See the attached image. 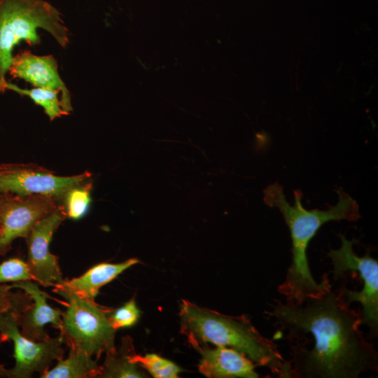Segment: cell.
<instances>
[{
  "mask_svg": "<svg viewBox=\"0 0 378 378\" xmlns=\"http://www.w3.org/2000/svg\"><path fill=\"white\" fill-rule=\"evenodd\" d=\"M38 29L50 33L63 48L69 31L60 13L44 0H0V92L6 90L5 78L13 59L12 50L20 41L40 43Z\"/></svg>",
  "mask_w": 378,
  "mask_h": 378,
  "instance_id": "obj_4",
  "label": "cell"
},
{
  "mask_svg": "<svg viewBox=\"0 0 378 378\" xmlns=\"http://www.w3.org/2000/svg\"><path fill=\"white\" fill-rule=\"evenodd\" d=\"M54 291L66 300L60 335L64 344L99 359L113 351L116 330L108 319L110 309L82 298L71 291L55 287Z\"/></svg>",
  "mask_w": 378,
  "mask_h": 378,
  "instance_id": "obj_6",
  "label": "cell"
},
{
  "mask_svg": "<svg viewBox=\"0 0 378 378\" xmlns=\"http://www.w3.org/2000/svg\"><path fill=\"white\" fill-rule=\"evenodd\" d=\"M59 204L57 198L49 195L0 193V256L11 249L15 239H26L33 226Z\"/></svg>",
  "mask_w": 378,
  "mask_h": 378,
  "instance_id": "obj_9",
  "label": "cell"
},
{
  "mask_svg": "<svg viewBox=\"0 0 378 378\" xmlns=\"http://www.w3.org/2000/svg\"><path fill=\"white\" fill-rule=\"evenodd\" d=\"M8 285H0V338L14 344L15 364L6 370L0 367V376L12 378L31 377L34 372L43 375L54 360L63 358L64 340L59 335L43 342H34L23 336L17 322L20 291L12 293Z\"/></svg>",
  "mask_w": 378,
  "mask_h": 378,
  "instance_id": "obj_5",
  "label": "cell"
},
{
  "mask_svg": "<svg viewBox=\"0 0 378 378\" xmlns=\"http://www.w3.org/2000/svg\"><path fill=\"white\" fill-rule=\"evenodd\" d=\"M337 202L326 209H306L302 204L303 194L294 190V204L286 200L282 186L275 181L263 190L264 202L276 207L281 213L291 237V262L284 281L278 286V293L286 301L300 302L307 298L322 295L331 288L327 274L322 276L320 283L312 275L309 266L307 249L312 239L326 223L335 220L357 221L361 218L359 206L342 188L336 190Z\"/></svg>",
  "mask_w": 378,
  "mask_h": 378,
  "instance_id": "obj_2",
  "label": "cell"
},
{
  "mask_svg": "<svg viewBox=\"0 0 378 378\" xmlns=\"http://www.w3.org/2000/svg\"><path fill=\"white\" fill-rule=\"evenodd\" d=\"M21 291L18 309L17 322L23 336L34 342H43L50 338L45 326L50 323L60 330L63 312L53 308L47 302L48 294L41 290L31 280L8 285Z\"/></svg>",
  "mask_w": 378,
  "mask_h": 378,
  "instance_id": "obj_11",
  "label": "cell"
},
{
  "mask_svg": "<svg viewBox=\"0 0 378 378\" xmlns=\"http://www.w3.org/2000/svg\"><path fill=\"white\" fill-rule=\"evenodd\" d=\"M3 342V341H2L1 339L0 338V342ZM0 366H2V365H0Z\"/></svg>",
  "mask_w": 378,
  "mask_h": 378,
  "instance_id": "obj_22",
  "label": "cell"
},
{
  "mask_svg": "<svg viewBox=\"0 0 378 378\" xmlns=\"http://www.w3.org/2000/svg\"><path fill=\"white\" fill-rule=\"evenodd\" d=\"M92 183L90 179L74 186L66 192L60 203L66 217L78 220L86 214L92 201Z\"/></svg>",
  "mask_w": 378,
  "mask_h": 378,
  "instance_id": "obj_18",
  "label": "cell"
},
{
  "mask_svg": "<svg viewBox=\"0 0 378 378\" xmlns=\"http://www.w3.org/2000/svg\"><path fill=\"white\" fill-rule=\"evenodd\" d=\"M136 354L132 339L127 335L121 339L118 349L106 354V358L101 365L99 377L127 378L147 377L142 368L131 360Z\"/></svg>",
  "mask_w": 378,
  "mask_h": 378,
  "instance_id": "obj_15",
  "label": "cell"
},
{
  "mask_svg": "<svg viewBox=\"0 0 378 378\" xmlns=\"http://www.w3.org/2000/svg\"><path fill=\"white\" fill-rule=\"evenodd\" d=\"M34 280L27 262L13 258L0 263V284Z\"/></svg>",
  "mask_w": 378,
  "mask_h": 378,
  "instance_id": "obj_20",
  "label": "cell"
},
{
  "mask_svg": "<svg viewBox=\"0 0 378 378\" xmlns=\"http://www.w3.org/2000/svg\"><path fill=\"white\" fill-rule=\"evenodd\" d=\"M7 90L30 97L36 104L43 107L45 113L51 120L69 114L63 108L61 98L59 97V95L61 96V92L57 90L41 88L22 89L8 82L6 83Z\"/></svg>",
  "mask_w": 378,
  "mask_h": 378,
  "instance_id": "obj_17",
  "label": "cell"
},
{
  "mask_svg": "<svg viewBox=\"0 0 378 378\" xmlns=\"http://www.w3.org/2000/svg\"><path fill=\"white\" fill-rule=\"evenodd\" d=\"M265 311L275 337L290 343L291 378H358L377 372L378 354L363 335L360 309L339 289L300 302L275 300Z\"/></svg>",
  "mask_w": 378,
  "mask_h": 378,
  "instance_id": "obj_1",
  "label": "cell"
},
{
  "mask_svg": "<svg viewBox=\"0 0 378 378\" xmlns=\"http://www.w3.org/2000/svg\"><path fill=\"white\" fill-rule=\"evenodd\" d=\"M201 356L199 372L208 378H258L257 367L243 354L231 348L206 344L197 349Z\"/></svg>",
  "mask_w": 378,
  "mask_h": 378,
  "instance_id": "obj_13",
  "label": "cell"
},
{
  "mask_svg": "<svg viewBox=\"0 0 378 378\" xmlns=\"http://www.w3.org/2000/svg\"><path fill=\"white\" fill-rule=\"evenodd\" d=\"M91 176L90 172H85L78 175L62 176L34 164H1L0 193L49 195L61 202L69 189L90 180Z\"/></svg>",
  "mask_w": 378,
  "mask_h": 378,
  "instance_id": "obj_8",
  "label": "cell"
},
{
  "mask_svg": "<svg viewBox=\"0 0 378 378\" xmlns=\"http://www.w3.org/2000/svg\"><path fill=\"white\" fill-rule=\"evenodd\" d=\"M140 314L134 297L116 309H110L108 314L109 321L116 330L134 326L138 321Z\"/></svg>",
  "mask_w": 378,
  "mask_h": 378,
  "instance_id": "obj_21",
  "label": "cell"
},
{
  "mask_svg": "<svg viewBox=\"0 0 378 378\" xmlns=\"http://www.w3.org/2000/svg\"><path fill=\"white\" fill-rule=\"evenodd\" d=\"M69 348L68 357L58 361L52 370H48L41 378H92L99 377L101 365L92 356L73 347Z\"/></svg>",
  "mask_w": 378,
  "mask_h": 378,
  "instance_id": "obj_16",
  "label": "cell"
},
{
  "mask_svg": "<svg viewBox=\"0 0 378 378\" xmlns=\"http://www.w3.org/2000/svg\"><path fill=\"white\" fill-rule=\"evenodd\" d=\"M341 246L330 248L328 255L331 260L334 279H339L346 272H358L363 288L360 291L341 287L339 290L349 304L358 302L361 305V325L366 326L374 336L378 332V262L369 252L363 256L354 251L357 239L349 240L344 234H338Z\"/></svg>",
  "mask_w": 378,
  "mask_h": 378,
  "instance_id": "obj_7",
  "label": "cell"
},
{
  "mask_svg": "<svg viewBox=\"0 0 378 378\" xmlns=\"http://www.w3.org/2000/svg\"><path fill=\"white\" fill-rule=\"evenodd\" d=\"M131 360L136 363L155 378H178L183 370L174 362L155 354H146L144 356L135 354Z\"/></svg>",
  "mask_w": 378,
  "mask_h": 378,
  "instance_id": "obj_19",
  "label": "cell"
},
{
  "mask_svg": "<svg viewBox=\"0 0 378 378\" xmlns=\"http://www.w3.org/2000/svg\"><path fill=\"white\" fill-rule=\"evenodd\" d=\"M180 332L195 350L206 344L233 349L256 366L281 378H291V367L272 340L262 335L246 315L230 316L181 300Z\"/></svg>",
  "mask_w": 378,
  "mask_h": 378,
  "instance_id": "obj_3",
  "label": "cell"
},
{
  "mask_svg": "<svg viewBox=\"0 0 378 378\" xmlns=\"http://www.w3.org/2000/svg\"><path fill=\"white\" fill-rule=\"evenodd\" d=\"M63 206L40 219L25 239L28 247L27 263L34 280L43 286H55L64 279L57 257L50 253L49 246L53 234L66 218Z\"/></svg>",
  "mask_w": 378,
  "mask_h": 378,
  "instance_id": "obj_10",
  "label": "cell"
},
{
  "mask_svg": "<svg viewBox=\"0 0 378 378\" xmlns=\"http://www.w3.org/2000/svg\"><path fill=\"white\" fill-rule=\"evenodd\" d=\"M140 261L135 258L119 263L101 262L90 268L79 277L64 279L55 287L73 292L78 296L94 302L99 289Z\"/></svg>",
  "mask_w": 378,
  "mask_h": 378,
  "instance_id": "obj_14",
  "label": "cell"
},
{
  "mask_svg": "<svg viewBox=\"0 0 378 378\" xmlns=\"http://www.w3.org/2000/svg\"><path fill=\"white\" fill-rule=\"evenodd\" d=\"M8 71L13 78L24 79L35 88L59 90L64 109L69 113L72 111L70 93L59 76L53 56L23 51L13 57Z\"/></svg>",
  "mask_w": 378,
  "mask_h": 378,
  "instance_id": "obj_12",
  "label": "cell"
}]
</instances>
